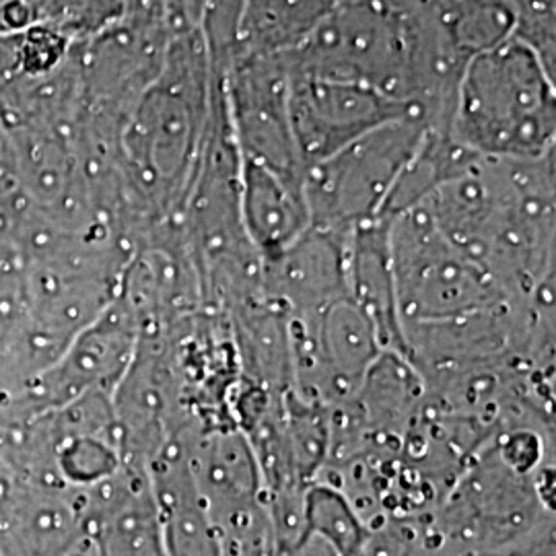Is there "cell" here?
Listing matches in <instances>:
<instances>
[{
    "mask_svg": "<svg viewBox=\"0 0 556 556\" xmlns=\"http://www.w3.org/2000/svg\"><path fill=\"white\" fill-rule=\"evenodd\" d=\"M213 66L200 29L174 36L160 75L122 126L118 174L139 229L179 217L211 116Z\"/></svg>",
    "mask_w": 556,
    "mask_h": 556,
    "instance_id": "obj_2",
    "label": "cell"
},
{
    "mask_svg": "<svg viewBox=\"0 0 556 556\" xmlns=\"http://www.w3.org/2000/svg\"><path fill=\"white\" fill-rule=\"evenodd\" d=\"M439 231L514 298L555 278V153L475 155L422 202Z\"/></svg>",
    "mask_w": 556,
    "mask_h": 556,
    "instance_id": "obj_1",
    "label": "cell"
},
{
    "mask_svg": "<svg viewBox=\"0 0 556 556\" xmlns=\"http://www.w3.org/2000/svg\"><path fill=\"white\" fill-rule=\"evenodd\" d=\"M206 0H167L176 34L199 29Z\"/></svg>",
    "mask_w": 556,
    "mask_h": 556,
    "instance_id": "obj_19",
    "label": "cell"
},
{
    "mask_svg": "<svg viewBox=\"0 0 556 556\" xmlns=\"http://www.w3.org/2000/svg\"><path fill=\"white\" fill-rule=\"evenodd\" d=\"M388 229L390 220L378 219L358 225L349 233L346 287L351 301L376 328L381 346L404 355Z\"/></svg>",
    "mask_w": 556,
    "mask_h": 556,
    "instance_id": "obj_14",
    "label": "cell"
},
{
    "mask_svg": "<svg viewBox=\"0 0 556 556\" xmlns=\"http://www.w3.org/2000/svg\"><path fill=\"white\" fill-rule=\"evenodd\" d=\"M239 208L245 233L264 262L277 258L309 227L305 176L239 160Z\"/></svg>",
    "mask_w": 556,
    "mask_h": 556,
    "instance_id": "obj_13",
    "label": "cell"
},
{
    "mask_svg": "<svg viewBox=\"0 0 556 556\" xmlns=\"http://www.w3.org/2000/svg\"><path fill=\"white\" fill-rule=\"evenodd\" d=\"M142 324L124 295L73 338L36 379L29 402L34 417L87 394H112L132 365Z\"/></svg>",
    "mask_w": 556,
    "mask_h": 556,
    "instance_id": "obj_8",
    "label": "cell"
},
{
    "mask_svg": "<svg viewBox=\"0 0 556 556\" xmlns=\"http://www.w3.org/2000/svg\"><path fill=\"white\" fill-rule=\"evenodd\" d=\"M349 233L309 227L277 258L264 262V293L289 318L318 314L338 299L349 298L346 287Z\"/></svg>",
    "mask_w": 556,
    "mask_h": 556,
    "instance_id": "obj_11",
    "label": "cell"
},
{
    "mask_svg": "<svg viewBox=\"0 0 556 556\" xmlns=\"http://www.w3.org/2000/svg\"><path fill=\"white\" fill-rule=\"evenodd\" d=\"M48 0H0V36L25 31L43 20Z\"/></svg>",
    "mask_w": 556,
    "mask_h": 556,
    "instance_id": "obj_18",
    "label": "cell"
},
{
    "mask_svg": "<svg viewBox=\"0 0 556 556\" xmlns=\"http://www.w3.org/2000/svg\"><path fill=\"white\" fill-rule=\"evenodd\" d=\"M342 0H245L236 52L291 54Z\"/></svg>",
    "mask_w": 556,
    "mask_h": 556,
    "instance_id": "obj_15",
    "label": "cell"
},
{
    "mask_svg": "<svg viewBox=\"0 0 556 556\" xmlns=\"http://www.w3.org/2000/svg\"><path fill=\"white\" fill-rule=\"evenodd\" d=\"M68 556H96L93 555V551L89 548V544L85 542V540H80L79 544L75 546V551H71V555Z\"/></svg>",
    "mask_w": 556,
    "mask_h": 556,
    "instance_id": "obj_21",
    "label": "cell"
},
{
    "mask_svg": "<svg viewBox=\"0 0 556 556\" xmlns=\"http://www.w3.org/2000/svg\"><path fill=\"white\" fill-rule=\"evenodd\" d=\"M289 112L305 169L383 124L420 118L413 105L365 83L295 71Z\"/></svg>",
    "mask_w": 556,
    "mask_h": 556,
    "instance_id": "obj_7",
    "label": "cell"
},
{
    "mask_svg": "<svg viewBox=\"0 0 556 556\" xmlns=\"http://www.w3.org/2000/svg\"><path fill=\"white\" fill-rule=\"evenodd\" d=\"M192 431L167 439L149 459V477L160 507L167 556H220L213 523L190 468Z\"/></svg>",
    "mask_w": 556,
    "mask_h": 556,
    "instance_id": "obj_12",
    "label": "cell"
},
{
    "mask_svg": "<svg viewBox=\"0 0 556 556\" xmlns=\"http://www.w3.org/2000/svg\"><path fill=\"white\" fill-rule=\"evenodd\" d=\"M126 15V0H48L41 23L73 48L100 38Z\"/></svg>",
    "mask_w": 556,
    "mask_h": 556,
    "instance_id": "obj_17",
    "label": "cell"
},
{
    "mask_svg": "<svg viewBox=\"0 0 556 556\" xmlns=\"http://www.w3.org/2000/svg\"><path fill=\"white\" fill-rule=\"evenodd\" d=\"M427 124L402 118L353 140L305 169V199L314 227L351 233L383 219L400 174L417 153Z\"/></svg>",
    "mask_w": 556,
    "mask_h": 556,
    "instance_id": "obj_5",
    "label": "cell"
},
{
    "mask_svg": "<svg viewBox=\"0 0 556 556\" xmlns=\"http://www.w3.org/2000/svg\"><path fill=\"white\" fill-rule=\"evenodd\" d=\"M388 220L402 334L404 328L523 301L454 248L422 204Z\"/></svg>",
    "mask_w": 556,
    "mask_h": 556,
    "instance_id": "obj_4",
    "label": "cell"
},
{
    "mask_svg": "<svg viewBox=\"0 0 556 556\" xmlns=\"http://www.w3.org/2000/svg\"><path fill=\"white\" fill-rule=\"evenodd\" d=\"M217 71L239 160L289 176H305L289 112L291 66L287 54L236 52Z\"/></svg>",
    "mask_w": 556,
    "mask_h": 556,
    "instance_id": "obj_6",
    "label": "cell"
},
{
    "mask_svg": "<svg viewBox=\"0 0 556 556\" xmlns=\"http://www.w3.org/2000/svg\"><path fill=\"white\" fill-rule=\"evenodd\" d=\"M83 540L96 556H167L147 464L126 462L80 491Z\"/></svg>",
    "mask_w": 556,
    "mask_h": 556,
    "instance_id": "obj_9",
    "label": "cell"
},
{
    "mask_svg": "<svg viewBox=\"0 0 556 556\" xmlns=\"http://www.w3.org/2000/svg\"><path fill=\"white\" fill-rule=\"evenodd\" d=\"M80 540V491L34 478L0 482V556H68Z\"/></svg>",
    "mask_w": 556,
    "mask_h": 556,
    "instance_id": "obj_10",
    "label": "cell"
},
{
    "mask_svg": "<svg viewBox=\"0 0 556 556\" xmlns=\"http://www.w3.org/2000/svg\"><path fill=\"white\" fill-rule=\"evenodd\" d=\"M277 556H338V553L326 540L307 532L291 546L278 551Z\"/></svg>",
    "mask_w": 556,
    "mask_h": 556,
    "instance_id": "obj_20",
    "label": "cell"
},
{
    "mask_svg": "<svg viewBox=\"0 0 556 556\" xmlns=\"http://www.w3.org/2000/svg\"><path fill=\"white\" fill-rule=\"evenodd\" d=\"M450 137L489 160L555 153V73L516 36L480 52L457 83Z\"/></svg>",
    "mask_w": 556,
    "mask_h": 556,
    "instance_id": "obj_3",
    "label": "cell"
},
{
    "mask_svg": "<svg viewBox=\"0 0 556 556\" xmlns=\"http://www.w3.org/2000/svg\"><path fill=\"white\" fill-rule=\"evenodd\" d=\"M305 532L326 540L338 556H355L367 526L340 491L316 480L305 495Z\"/></svg>",
    "mask_w": 556,
    "mask_h": 556,
    "instance_id": "obj_16",
    "label": "cell"
}]
</instances>
